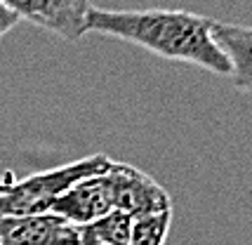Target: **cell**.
Masks as SVG:
<instances>
[{"mask_svg":"<svg viewBox=\"0 0 252 245\" xmlns=\"http://www.w3.org/2000/svg\"><path fill=\"white\" fill-rule=\"evenodd\" d=\"M22 22L47 29L64 40H78L88 33L90 0H0Z\"/></svg>","mask_w":252,"mask_h":245,"instance_id":"cell-4","label":"cell"},{"mask_svg":"<svg viewBox=\"0 0 252 245\" xmlns=\"http://www.w3.org/2000/svg\"><path fill=\"white\" fill-rule=\"evenodd\" d=\"M19 22H22V19H19V17H17L12 10H7L2 2H0V38H5V35L10 33V31Z\"/></svg>","mask_w":252,"mask_h":245,"instance_id":"cell-10","label":"cell"},{"mask_svg":"<svg viewBox=\"0 0 252 245\" xmlns=\"http://www.w3.org/2000/svg\"><path fill=\"white\" fill-rule=\"evenodd\" d=\"M109 165V156L92 153L52 170L33 172L24 179H12V175H7L5 179H0V214L50 212L55 198H59L66 189H71L80 179L106 172Z\"/></svg>","mask_w":252,"mask_h":245,"instance_id":"cell-2","label":"cell"},{"mask_svg":"<svg viewBox=\"0 0 252 245\" xmlns=\"http://www.w3.org/2000/svg\"><path fill=\"white\" fill-rule=\"evenodd\" d=\"M88 33L109 35L170 61L231 76V64L212 38V19L184 10H99L90 7Z\"/></svg>","mask_w":252,"mask_h":245,"instance_id":"cell-1","label":"cell"},{"mask_svg":"<svg viewBox=\"0 0 252 245\" xmlns=\"http://www.w3.org/2000/svg\"><path fill=\"white\" fill-rule=\"evenodd\" d=\"M106 177H109L111 191H113L116 210L127 212L132 219L172 210L170 193L139 167L111 160Z\"/></svg>","mask_w":252,"mask_h":245,"instance_id":"cell-3","label":"cell"},{"mask_svg":"<svg viewBox=\"0 0 252 245\" xmlns=\"http://www.w3.org/2000/svg\"><path fill=\"white\" fill-rule=\"evenodd\" d=\"M111 210H116V205H113V191H111L106 172L76 182L59 198H55L50 208V212L64 217L66 222L76 224V226L94 222L99 217L109 214Z\"/></svg>","mask_w":252,"mask_h":245,"instance_id":"cell-6","label":"cell"},{"mask_svg":"<svg viewBox=\"0 0 252 245\" xmlns=\"http://www.w3.org/2000/svg\"><path fill=\"white\" fill-rule=\"evenodd\" d=\"M212 38L229 59L233 88L252 92V26L212 19Z\"/></svg>","mask_w":252,"mask_h":245,"instance_id":"cell-7","label":"cell"},{"mask_svg":"<svg viewBox=\"0 0 252 245\" xmlns=\"http://www.w3.org/2000/svg\"><path fill=\"white\" fill-rule=\"evenodd\" d=\"M170 224H172V210L134 219L130 245H165Z\"/></svg>","mask_w":252,"mask_h":245,"instance_id":"cell-9","label":"cell"},{"mask_svg":"<svg viewBox=\"0 0 252 245\" xmlns=\"http://www.w3.org/2000/svg\"><path fill=\"white\" fill-rule=\"evenodd\" d=\"M0 245H80V236L55 212L0 214Z\"/></svg>","mask_w":252,"mask_h":245,"instance_id":"cell-5","label":"cell"},{"mask_svg":"<svg viewBox=\"0 0 252 245\" xmlns=\"http://www.w3.org/2000/svg\"><path fill=\"white\" fill-rule=\"evenodd\" d=\"M132 224L134 219L127 212L111 210L94 222L78 226L80 245H130Z\"/></svg>","mask_w":252,"mask_h":245,"instance_id":"cell-8","label":"cell"}]
</instances>
